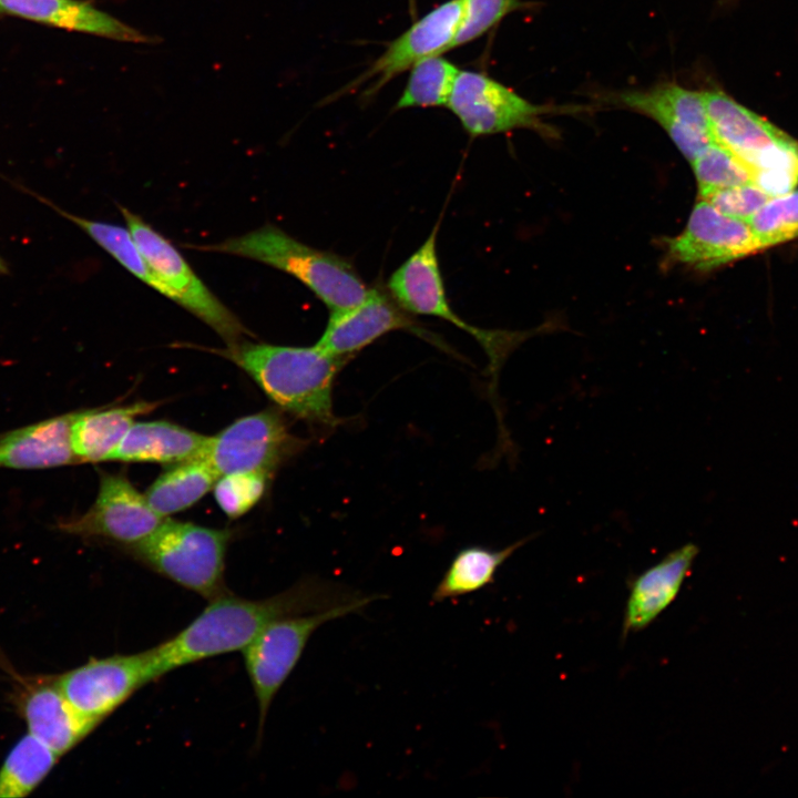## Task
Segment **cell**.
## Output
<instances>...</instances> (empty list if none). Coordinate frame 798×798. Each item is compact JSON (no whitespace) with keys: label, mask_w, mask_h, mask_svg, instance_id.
Returning <instances> with one entry per match:
<instances>
[{"label":"cell","mask_w":798,"mask_h":798,"mask_svg":"<svg viewBox=\"0 0 798 798\" xmlns=\"http://www.w3.org/2000/svg\"><path fill=\"white\" fill-rule=\"evenodd\" d=\"M366 595L318 577L303 579L262 600L243 598L227 592L209 600L208 605L175 636L152 647L155 678L203 659L243 652L278 618L324 611Z\"/></svg>","instance_id":"obj_1"},{"label":"cell","mask_w":798,"mask_h":798,"mask_svg":"<svg viewBox=\"0 0 798 798\" xmlns=\"http://www.w3.org/2000/svg\"><path fill=\"white\" fill-rule=\"evenodd\" d=\"M212 351L243 369L283 410L313 423L337 426L332 386L346 357L330 355L316 344L280 346L245 338Z\"/></svg>","instance_id":"obj_2"},{"label":"cell","mask_w":798,"mask_h":798,"mask_svg":"<svg viewBox=\"0 0 798 798\" xmlns=\"http://www.w3.org/2000/svg\"><path fill=\"white\" fill-rule=\"evenodd\" d=\"M193 247L254 259L279 269L301 282L330 311L358 305L370 290L347 259L308 246L272 224L219 243Z\"/></svg>","instance_id":"obj_3"},{"label":"cell","mask_w":798,"mask_h":798,"mask_svg":"<svg viewBox=\"0 0 798 798\" xmlns=\"http://www.w3.org/2000/svg\"><path fill=\"white\" fill-rule=\"evenodd\" d=\"M229 530L166 519L146 539L123 546L135 560L206 600L225 594Z\"/></svg>","instance_id":"obj_4"},{"label":"cell","mask_w":798,"mask_h":798,"mask_svg":"<svg viewBox=\"0 0 798 798\" xmlns=\"http://www.w3.org/2000/svg\"><path fill=\"white\" fill-rule=\"evenodd\" d=\"M383 597L382 594H368L324 611L278 618L243 651L258 708V738L275 696L298 664L315 631L327 622L361 612Z\"/></svg>","instance_id":"obj_5"},{"label":"cell","mask_w":798,"mask_h":798,"mask_svg":"<svg viewBox=\"0 0 798 798\" xmlns=\"http://www.w3.org/2000/svg\"><path fill=\"white\" fill-rule=\"evenodd\" d=\"M438 222L423 244L390 276L391 297L407 311L432 316L472 335L487 352L490 371L497 374L505 357L523 340L522 332L485 330L466 323L450 306L437 254Z\"/></svg>","instance_id":"obj_6"},{"label":"cell","mask_w":798,"mask_h":798,"mask_svg":"<svg viewBox=\"0 0 798 798\" xmlns=\"http://www.w3.org/2000/svg\"><path fill=\"white\" fill-rule=\"evenodd\" d=\"M120 211L139 249L170 290L172 300L209 326L226 345L250 335L239 318L207 288L170 241L126 207L120 206Z\"/></svg>","instance_id":"obj_7"},{"label":"cell","mask_w":798,"mask_h":798,"mask_svg":"<svg viewBox=\"0 0 798 798\" xmlns=\"http://www.w3.org/2000/svg\"><path fill=\"white\" fill-rule=\"evenodd\" d=\"M447 108L472 137L529 129L553 137L556 132L542 117L569 110L531 103L490 75L460 70Z\"/></svg>","instance_id":"obj_8"},{"label":"cell","mask_w":798,"mask_h":798,"mask_svg":"<svg viewBox=\"0 0 798 798\" xmlns=\"http://www.w3.org/2000/svg\"><path fill=\"white\" fill-rule=\"evenodd\" d=\"M714 141L755 175L798 163V141L722 90L703 91Z\"/></svg>","instance_id":"obj_9"},{"label":"cell","mask_w":798,"mask_h":798,"mask_svg":"<svg viewBox=\"0 0 798 798\" xmlns=\"http://www.w3.org/2000/svg\"><path fill=\"white\" fill-rule=\"evenodd\" d=\"M71 705L100 725L144 685L156 681L152 648L90 658L55 677Z\"/></svg>","instance_id":"obj_10"},{"label":"cell","mask_w":798,"mask_h":798,"mask_svg":"<svg viewBox=\"0 0 798 798\" xmlns=\"http://www.w3.org/2000/svg\"><path fill=\"white\" fill-rule=\"evenodd\" d=\"M466 0H447L418 19L403 33L392 40L386 50L357 78L335 94L357 91L361 96H375L387 83L410 70L421 60L450 51L459 29Z\"/></svg>","instance_id":"obj_11"},{"label":"cell","mask_w":798,"mask_h":798,"mask_svg":"<svg viewBox=\"0 0 798 798\" xmlns=\"http://www.w3.org/2000/svg\"><path fill=\"white\" fill-rule=\"evenodd\" d=\"M300 446L282 413L267 409L239 418L211 437L204 458L219 477L252 471L269 473Z\"/></svg>","instance_id":"obj_12"},{"label":"cell","mask_w":798,"mask_h":798,"mask_svg":"<svg viewBox=\"0 0 798 798\" xmlns=\"http://www.w3.org/2000/svg\"><path fill=\"white\" fill-rule=\"evenodd\" d=\"M665 262L706 272L759 252L748 222L729 217L709 202L696 203L684 231L667 238Z\"/></svg>","instance_id":"obj_13"},{"label":"cell","mask_w":798,"mask_h":798,"mask_svg":"<svg viewBox=\"0 0 798 798\" xmlns=\"http://www.w3.org/2000/svg\"><path fill=\"white\" fill-rule=\"evenodd\" d=\"M167 518L157 514L122 474L103 473L95 501L83 514L63 520L58 529L82 538H100L123 546L154 533Z\"/></svg>","instance_id":"obj_14"},{"label":"cell","mask_w":798,"mask_h":798,"mask_svg":"<svg viewBox=\"0 0 798 798\" xmlns=\"http://www.w3.org/2000/svg\"><path fill=\"white\" fill-rule=\"evenodd\" d=\"M610 100L654 120L689 162L715 142L700 91L662 82L646 90L620 92Z\"/></svg>","instance_id":"obj_15"},{"label":"cell","mask_w":798,"mask_h":798,"mask_svg":"<svg viewBox=\"0 0 798 798\" xmlns=\"http://www.w3.org/2000/svg\"><path fill=\"white\" fill-rule=\"evenodd\" d=\"M401 329L428 338L390 294L374 288L358 305L330 311L316 345L330 355L347 357L387 332Z\"/></svg>","instance_id":"obj_16"},{"label":"cell","mask_w":798,"mask_h":798,"mask_svg":"<svg viewBox=\"0 0 798 798\" xmlns=\"http://www.w3.org/2000/svg\"><path fill=\"white\" fill-rule=\"evenodd\" d=\"M20 683L14 702L27 724L28 733L60 757L99 726L71 705L55 677L33 678Z\"/></svg>","instance_id":"obj_17"},{"label":"cell","mask_w":798,"mask_h":798,"mask_svg":"<svg viewBox=\"0 0 798 798\" xmlns=\"http://www.w3.org/2000/svg\"><path fill=\"white\" fill-rule=\"evenodd\" d=\"M75 412L0 433V468L35 470L78 463L71 440Z\"/></svg>","instance_id":"obj_18"},{"label":"cell","mask_w":798,"mask_h":798,"mask_svg":"<svg viewBox=\"0 0 798 798\" xmlns=\"http://www.w3.org/2000/svg\"><path fill=\"white\" fill-rule=\"evenodd\" d=\"M0 11L61 29L117 41L152 43L154 39L82 0H0Z\"/></svg>","instance_id":"obj_19"},{"label":"cell","mask_w":798,"mask_h":798,"mask_svg":"<svg viewBox=\"0 0 798 798\" xmlns=\"http://www.w3.org/2000/svg\"><path fill=\"white\" fill-rule=\"evenodd\" d=\"M698 553L695 543H685L635 579L626 604L624 633L645 628L676 598Z\"/></svg>","instance_id":"obj_20"},{"label":"cell","mask_w":798,"mask_h":798,"mask_svg":"<svg viewBox=\"0 0 798 798\" xmlns=\"http://www.w3.org/2000/svg\"><path fill=\"white\" fill-rule=\"evenodd\" d=\"M211 437L170 421L134 422L110 458L125 462L180 463L205 457Z\"/></svg>","instance_id":"obj_21"},{"label":"cell","mask_w":798,"mask_h":798,"mask_svg":"<svg viewBox=\"0 0 798 798\" xmlns=\"http://www.w3.org/2000/svg\"><path fill=\"white\" fill-rule=\"evenodd\" d=\"M158 401H136L123 407L78 410L71 440L79 462L110 461L137 416L153 411Z\"/></svg>","instance_id":"obj_22"},{"label":"cell","mask_w":798,"mask_h":798,"mask_svg":"<svg viewBox=\"0 0 798 798\" xmlns=\"http://www.w3.org/2000/svg\"><path fill=\"white\" fill-rule=\"evenodd\" d=\"M531 538L500 550L480 545L461 549L432 592L431 602L440 603L485 587L494 581L498 569Z\"/></svg>","instance_id":"obj_23"},{"label":"cell","mask_w":798,"mask_h":798,"mask_svg":"<svg viewBox=\"0 0 798 798\" xmlns=\"http://www.w3.org/2000/svg\"><path fill=\"white\" fill-rule=\"evenodd\" d=\"M219 474L206 458L176 463L147 489L145 498L161 516L183 511L214 488Z\"/></svg>","instance_id":"obj_24"},{"label":"cell","mask_w":798,"mask_h":798,"mask_svg":"<svg viewBox=\"0 0 798 798\" xmlns=\"http://www.w3.org/2000/svg\"><path fill=\"white\" fill-rule=\"evenodd\" d=\"M60 756L31 734L22 736L0 767V798L30 795L50 774Z\"/></svg>","instance_id":"obj_25"},{"label":"cell","mask_w":798,"mask_h":798,"mask_svg":"<svg viewBox=\"0 0 798 798\" xmlns=\"http://www.w3.org/2000/svg\"><path fill=\"white\" fill-rule=\"evenodd\" d=\"M41 201L51 205L58 213L82 228L98 245L106 250L132 275L171 299L170 290L149 265L127 228L79 217L58 208L47 200L41 198Z\"/></svg>","instance_id":"obj_26"},{"label":"cell","mask_w":798,"mask_h":798,"mask_svg":"<svg viewBox=\"0 0 798 798\" xmlns=\"http://www.w3.org/2000/svg\"><path fill=\"white\" fill-rule=\"evenodd\" d=\"M460 69L442 54L416 63L395 110L447 106Z\"/></svg>","instance_id":"obj_27"},{"label":"cell","mask_w":798,"mask_h":798,"mask_svg":"<svg viewBox=\"0 0 798 798\" xmlns=\"http://www.w3.org/2000/svg\"><path fill=\"white\" fill-rule=\"evenodd\" d=\"M690 163L700 198L716 191L754 183L749 167L716 142L703 150Z\"/></svg>","instance_id":"obj_28"},{"label":"cell","mask_w":798,"mask_h":798,"mask_svg":"<svg viewBox=\"0 0 798 798\" xmlns=\"http://www.w3.org/2000/svg\"><path fill=\"white\" fill-rule=\"evenodd\" d=\"M759 249L798 237V190L770 197L749 219Z\"/></svg>","instance_id":"obj_29"},{"label":"cell","mask_w":798,"mask_h":798,"mask_svg":"<svg viewBox=\"0 0 798 798\" xmlns=\"http://www.w3.org/2000/svg\"><path fill=\"white\" fill-rule=\"evenodd\" d=\"M268 474L252 471L221 475L214 485V497L219 508L229 518L245 514L263 497Z\"/></svg>","instance_id":"obj_30"},{"label":"cell","mask_w":798,"mask_h":798,"mask_svg":"<svg viewBox=\"0 0 798 798\" xmlns=\"http://www.w3.org/2000/svg\"><path fill=\"white\" fill-rule=\"evenodd\" d=\"M524 4L523 0H466L464 12L450 50L481 38Z\"/></svg>","instance_id":"obj_31"},{"label":"cell","mask_w":798,"mask_h":798,"mask_svg":"<svg viewBox=\"0 0 798 798\" xmlns=\"http://www.w3.org/2000/svg\"><path fill=\"white\" fill-rule=\"evenodd\" d=\"M770 197L755 183H749L716 191L700 200L729 217L749 222Z\"/></svg>","instance_id":"obj_32"},{"label":"cell","mask_w":798,"mask_h":798,"mask_svg":"<svg viewBox=\"0 0 798 798\" xmlns=\"http://www.w3.org/2000/svg\"><path fill=\"white\" fill-rule=\"evenodd\" d=\"M7 272H8L7 265H6V263L0 258V274L7 273Z\"/></svg>","instance_id":"obj_33"}]
</instances>
